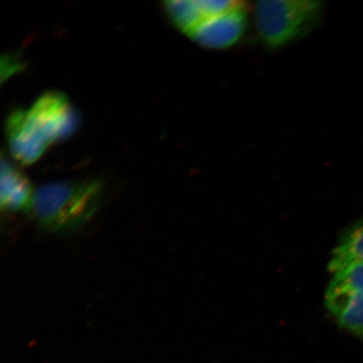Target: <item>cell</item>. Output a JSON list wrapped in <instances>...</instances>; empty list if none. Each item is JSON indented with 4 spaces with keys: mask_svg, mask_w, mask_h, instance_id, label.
Returning a JSON list of instances; mask_svg holds the SVG:
<instances>
[{
    "mask_svg": "<svg viewBox=\"0 0 363 363\" xmlns=\"http://www.w3.org/2000/svg\"><path fill=\"white\" fill-rule=\"evenodd\" d=\"M79 116L66 95L50 91L28 110L9 116L6 131L12 156L21 164H34L52 145L65 140L79 125Z\"/></svg>",
    "mask_w": 363,
    "mask_h": 363,
    "instance_id": "6da1fadb",
    "label": "cell"
},
{
    "mask_svg": "<svg viewBox=\"0 0 363 363\" xmlns=\"http://www.w3.org/2000/svg\"><path fill=\"white\" fill-rule=\"evenodd\" d=\"M102 196L103 186L98 180L54 182L36 190L31 211L45 230H74L94 216Z\"/></svg>",
    "mask_w": 363,
    "mask_h": 363,
    "instance_id": "7a4b0ae2",
    "label": "cell"
},
{
    "mask_svg": "<svg viewBox=\"0 0 363 363\" xmlns=\"http://www.w3.org/2000/svg\"><path fill=\"white\" fill-rule=\"evenodd\" d=\"M323 3L308 0H262L254 7L253 19L261 42L279 50L314 30L323 16Z\"/></svg>",
    "mask_w": 363,
    "mask_h": 363,
    "instance_id": "3957f363",
    "label": "cell"
},
{
    "mask_svg": "<svg viewBox=\"0 0 363 363\" xmlns=\"http://www.w3.org/2000/svg\"><path fill=\"white\" fill-rule=\"evenodd\" d=\"M249 24L246 6L208 18L188 35L199 47L224 50L234 47L247 33Z\"/></svg>",
    "mask_w": 363,
    "mask_h": 363,
    "instance_id": "277c9868",
    "label": "cell"
},
{
    "mask_svg": "<svg viewBox=\"0 0 363 363\" xmlns=\"http://www.w3.org/2000/svg\"><path fill=\"white\" fill-rule=\"evenodd\" d=\"M35 193L28 178L2 154L0 192L1 210L7 213L31 210Z\"/></svg>",
    "mask_w": 363,
    "mask_h": 363,
    "instance_id": "5b68a950",
    "label": "cell"
},
{
    "mask_svg": "<svg viewBox=\"0 0 363 363\" xmlns=\"http://www.w3.org/2000/svg\"><path fill=\"white\" fill-rule=\"evenodd\" d=\"M325 306L342 328L363 337V294L330 284Z\"/></svg>",
    "mask_w": 363,
    "mask_h": 363,
    "instance_id": "8992f818",
    "label": "cell"
},
{
    "mask_svg": "<svg viewBox=\"0 0 363 363\" xmlns=\"http://www.w3.org/2000/svg\"><path fill=\"white\" fill-rule=\"evenodd\" d=\"M363 265V222L345 235L330 261V272L351 265Z\"/></svg>",
    "mask_w": 363,
    "mask_h": 363,
    "instance_id": "52a82bcc",
    "label": "cell"
},
{
    "mask_svg": "<svg viewBox=\"0 0 363 363\" xmlns=\"http://www.w3.org/2000/svg\"><path fill=\"white\" fill-rule=\"evenodd\" d=\"M169 20L184 34L189 35L206 20L199 0H172L164 3Z\"/></svg>",
    "mask_w": 363,
    "mask_h": 363,
    "instance_id": "ba28073f",
    "label": "cell"
},
{
    "mask_svg": "<svg viewBox=\"0 0 363 363\" xmlns=\"http://www.w3.org/2000/svg\"><path fill=\"white\" fill-rule=\"evenodd\" d=\"M330 284L363 294V265H351L334 272Z\"/></svg>",
    "mask_w": 363,
    "mask_h": 363,
    "instance_id": "9c48e42d",
    "label": "cell"
},
{
    "mask_svg": "<svg viewBox=\"0 0 363 363\" xmlns=\"http://www.w3.org/2000/svg\"><path fill=\"white\" fill-rule=\"evenodd\" d=\"M21 58L13 54H8L2 58L1 74L2 82L4 79L10 78L11 76L21 72L24 68Z\"/></svg>",
    "mask_w": 363,
    "mask_h": 363,
    "instance_id": "30bf717a",
    "label": "cell"
}]
</instances>
